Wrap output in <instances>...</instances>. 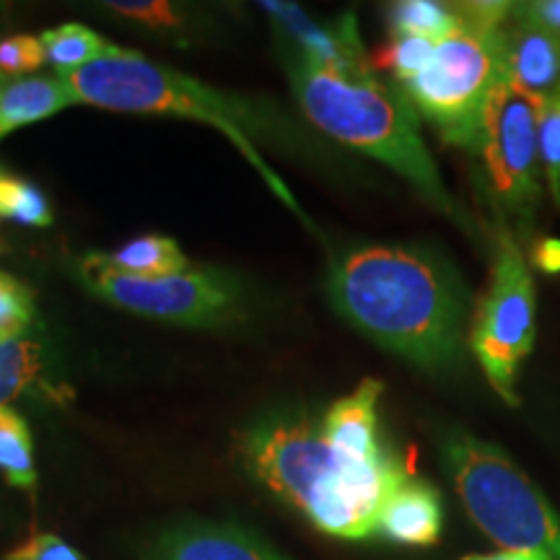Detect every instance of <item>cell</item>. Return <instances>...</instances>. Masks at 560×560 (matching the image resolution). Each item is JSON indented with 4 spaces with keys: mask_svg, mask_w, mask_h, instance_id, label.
<instances>
[{
    "mask_svg": "<svg viewBox=\"0 0 560 560\" xmlns=\"http://www.w3.org/2000/svg\"><path fill=\"white\" fill-rule=\"evenodd\" d=\"M332 306L355 330L420 369L459 361L467 293L450 265L402 244H363L338 257L327 280Z\"/></svg>",
    "mask_w": 560,
    "mask_h": 560,
    "instance_id": "obj_1",
    "label": "cell"
},
{
    "mask_svg": "<svg viewBox=\"0 0 560 560\" xmlns=\"http://www.w3.org/2000/svg\"><path fill=\"white\" fill-rule=\"evenodd\" d=\"M244 467L280 501L325 535L366 540L380 532L389 495L410 478L392 454L353 459L335 450L322 423L306 416H268L242 433Z\"/></svg>",
    "mask_w": 560,
    "mask_h": 560,
    "instance_id": "obj_2",
    "label": "cell"
},
{
    "mask_svg": "<svg viewBox=\"0 0 560 560\" xmlns=\"http://www.w3.org/2000/svg\"><path fill=\"white\" fill-rule=\"evenodd\" d=\"M285 68L296 102L312 125L325 136L387 164L433 208L462 221L457 202L441 182L436 164L420 138L416 107L405 91L376 79L369 62L330 68L293 52L285 55Z\"/></svg>",
    "mask_w": 560,
    "mask_h": 560,
    "instance_id": "obj_3",
    "label": "cell"
},
{
    "mask_svg": "<svg viewBox=\"0 0 560 560\" xmlns=\"http://www.w3.org/2000/svg\"><path fill=\"white\" fill-rule=\"evenodd\" d=\"M66 81L75 104H91V107L115 112H136V115H177L213 125L242 151V156L268 182L270 190L301 221H306L304 210L293 198L289 185L270 170L268 161L257 151L255 132H265L268 125H265L260 112L252 109L247 102L221 94V91L210 89L206 83L174 73V70L156 66L143 55L122 50V47L115 45L91 66L66 73Z\"/></svg>",
    "mask_w": 560,
    "mask_h": 560,
    "instance_id": "obj_4",
    "label": "cell"
},
{
    "mask_svg": "<svg viewBox=\"0 0 560 560\" xmlns=\"http://www.w3.org/2000/svg\"><path fill=\"white\" fill-rule=\"evenodd\" d=\"M457 9V32L439 42L429 68L402 83V91L446 143L472 151L488 96L503 73L501 26L514 5L462 3Z\"/></svg>",
    "mask_w": 560,
    "mask_h": 560,
    "instance_id": "obj_5",
    "label": "cell"
},
{
    "mask_svg": "<svg viewBox=\"0 0 560 560\" xmlns=\"http://www.w3.org/2000/svg\"><path fill=\"white\" fill-rule=\"evenodd\" d=\"M441 457L467 514L490 540L503 550L560 560V514L499 446L452 431Z\"/></svg>",
    "mask_w": 560,
    "mask_h": 560,
    "instance_id": "obj_6",
    "label": "cell"
},
{
    "mask_svg": "<svg viewBox=\"0 0 560 560\" xmlns=\"http://www.w3.org/2000/svg\"><path fill=\"white\" fill-rule=\"evenodd\" d=\"M535 280L516 242L501 234L488 289L472 319L470 348L490 387L509 405H520L516 376L535 346Z\"/></svg>",
    "mask_w": 560,
    "mask_h": 560,
    "instance_id": "obj_7",
    "label": "cell"
},
{
    "mask_svg": "<svg viewBox=\"0 0 560 560\" xmlns=\"http://www.w3.org/2000/svg\"><path fill=\"white\" fill-rule=\"evenodd\" d=\"M540 102L501 73L490 91L475 143L490 200L511 215L527 219L542 195Z\"/></svg>",
    "mask_w": 560,
    "mask_h": 560,
    "instance_id": "obj_8",
    "label": "cell"
},
{
    "mask_svg": "<svg viewBox=\"0 0 560 560\" xmlns=\"http://www.w3.org/2000/svg\"><path fill=\"white\" fill-rule=\"evenodd\" d=\"M81 280L91 293L109 304L170 325H219L240 312V289L234 278L208 268L172 276H128L112 270L102 255H89L81 262Z\"/></svg>",
    "mask_w": 560,
    "mask_h": 560,
    "instance_id": "obj_9",
    "label": "cell"
},
{
    "mask_svg": "<svg viewBox=\"0 0 560 560\" xmlns=\"http://www.w3.org/2000/svg\"><path fill=\"white\" fill-rule=\"evenodd\" d=\"M503 73L516 89L542 102L560 86V34L540 24L527 5H514L501 26Z\"/></svg>",
    "mask_w": 560,
    "mask_h": 560,
    "instance_id": "obj_10",
    "label": "cell"
},
{
    "mask_svg": "<svg viewBox=\"0 0 560 560\" xmlns=\"http://www.w3.org/2000/svg\"><path fill=\"white\" fill-rule=\"evenodd\" d=\"M143 560H285L231 524L192 522L166 529L149 545Z\"/></svg>",
    "mask_w": 560,
    "mask_h": 560,
    "instance_id": "obj_11",
    "label": "cell"
},
{
    "mask_svg": "<svg viewBox=\"0 0 560 560\" xmlns=\"http://www.w3.org/2000/svg\"><path fill=\"white\" fill-rule=\"evenodd\" d=\"M262 11L270 19H276V24L283 30L285 37L293 42L291 52L301 55V58L330 68H350L369 62L353 16H346L335 30H327V26H319L317 21H312L293 3L265 0Z\"/></svg>",
    "mask_w": 560,
    "mask_h": 560,
    "instance_id": "obj_12",
    "label": "cell"
},
{
    "mask_svg": "<svg viewBox=\"0 0 560 560\" xmlns=\"http://www.w3.org/2000/svg\"><path fill=\"white\" fill-rule=\"evenodd\" d=\"M382 392L384 384L380 380H363L359 389L325 412L322 433L335 450L353 459H380L387 454L380 444V418H376Z\"/></svg>",
    "mask_w": 560,
    "mask_h": 560,
    "instance_id": "obj_13",
    "label": "cell"
},
{
    "mask_svg": "<svg viewBox=\"0 0 560 560\" xmlns=\"http://www.w3.org/2000/svg\"><path fill=\"white\" fill-rule=\"evenodd\" d=\"M441 524H444V506L436 488L412 478L389 495L380 516V532L387 540L416 545V548L439 542Z\"/></svg>",
    "mask_w": 560,
    "mask_h": 560,
    "instance_id": "obj_14",
    "label": "cell"
},
{
    "mask_svg": "<svg viewBox=\"0 0 560 560\" xmlns=\"http://www.w3.org/2000/svg\"><path fill=\"white\" fill-rule=\"evenodd\" d=\"M73 102L62 73H32L0 83V140L24 125L47 120Z\"/></svg>",
    "mask_w": 560,
    "mask_h": 560,
    "instance_id": "obj_15",
    "label": "cell"
},
{
    "mask_svg": "<svg viewBox=\"0 0 560 560\" xmlns=\"http://www.w3.org/2000/svg\"><path fill=\"white\" fill-rule=\"evenodd\" d=\"M102 260L112 270L128 272V276H172L187 270L190 260L170 236H140L112 255H102Z\"/></svg>",
    "mask_w": 560,
    "mask_h": 560,
    "instance_id": "obj_16",
    "label": "cell"
},
{
    "mask_svg": "<svg viewBox=\"0 0 560 560\" xmlns=\"http://www.w3.org/2000/svg\"><path fill=\"white\" fill-rule=\"evenodd\" d=\"M0 475L16 488L37 486L30 425L11 405H0Z\"/></svg>",
    "mask_w": 560,
    "mask_h": 560,
    "instance_id": "obj_17",
    "label": "cell"
},
{
    "mask_svg": "<svg viewBox=\"0 0 560 560\" xmlns=\"http://www.w3.org/2000/svg\"><path fill=\"white\" fill-rule=\"evenodd\" d=\"M39 39L47 62L62 75L91 66L112 47L107 39L83 24H62L58 30H47Z\"/></svg>",
    "mask_w": 560,
    "mask_h": 560,
    "instance_id": "obj_18",
    "label": "cell"
},
{
    "mask_svg": "<svg viewBox=\"0 0 560 560\" xmlns=\"http://www.w3.org/2000/svg\"><path fill=\"white\" fill-rule=\"evenodd\" d=\"M462 24L457 5L433 0H402L389 9V26L395 37H425L441 42Z\"/></svg>",
    "mask_w": 560,
    "mask_h": 560,
    "instance_id": "obj_19",
    "label": "cell"
},
{
    "mask_svg": "<svg viewBox=\"0 0 560 560\" xmlns=\"http://www.w3.org/2000/svg\"><path fill=\"white\" fill-rule=\"evenodd\" d=\"M42 369L39 342L16 338L0 342V405H9L26 387H32Z\"/></svg>",
    "mask_w": 560,
    "mask_h": 560,
    "instance_id": "obj_20",
    "label": "cell"
},
{
    "mask_svg": "<svg viewBox=\"0 0 560 560\" xmlns=\"http://www.w3.org/2000/svg\"><path fill=\"white\" fill-rule=\"evenodd\" d=\"M0 219L24 223V226H50L52 210L32 182L0 177Z\"/></svg>",
    "mask_w": 560,
    "mask_h": 560,
    "instance_id": "obj_21",
    "label": "cell"
},
{
    "mask_svg": "<svg viewBox=\"0 0 560 560\" xmlns=\"http://www.w3.org/2000/svg\"><path fill=\"white\" fill-rule=\"evenodd\" d=\"M34 319V296L16 278L0 272V342L24 338Z\"/></svg>",
    "mask_w": 560,
    "mask_h": 560,
    "instance_id": "obj_22",
    "label": "cell"
},
{
    "mask_svg": "<svg viewBox=\"0 0 560 560\" xmlns=\"http://www.w3.org/2000/svg\"><path fill=\"white\" fill-rule=\"evenodd\" d=\"M540 161L550 192L560 206V86L540 102Z\"/></svg>",
    "mask_w": 560,
    "mask_h": 560,
    "instance_id": "obj_23",
    "label": "cell"
},
{
    "mask_svg": "<svg viewBox=\"0 0 560 560\" xmlns=\"http://www.w3.org/2000/svg\"><path fill=\"white\" fill-rule=\"evenodd\" d=\"M45 47L32 34H11L0 39V83L32 75L45 66Z\"/></svg>",
    "mask_w": 560,
    "mask_h": 560,
    "instance_id": "obj_24",
    "label": "cell"
},
{
    "mask_svg": "<svg viewBox=\"0 0 560 560\" xmlns=\"http://www.w3.org/2000/svg\"><path fill=\"white\" fill-rule=\"evenodd\" d=\"M436 45L439 42L425 37H395L387 47V52H384L382 62L384 68H389L395 73L397 81L408 83L429 68L433 52H436Z\"/></svg>",
    "mask_w": 560,
    "mask_h": 560,
    "instance_id": "obj_25",
    "label": "cell"
},
{
    "mask_svg": "<svg viewBox=\"0 0 560 560\" xmlns=\"http://www.w3.org/2000/svg\"><path fill=\"white\" fill-rule=\"evenodd\" d=\"M9 560H83V556L68 542H62L58 535L39 532V535H32L30 540L21 542L19 548H13Z\"/></svg>",
    "mask_w": 560,
    "mask_h": 560,
    "instance_id": "obj_26",
    "label": "cell"
},
{
    "mask_svg": "<svg viewBox=\"0 0 560 560\" xmlns=\"http://www.w3.org/2000/svg\"><path fill=\"white\" fill-rule=\"evenodd\" d=\"M107 9H112L120 16H128L132 21H140V24L149 26H177L179 24V13L172 3H164V0H138V3H107Z\"/></svg>",
    "mask_w": 560,
    "mask_h": 560,
    "instance_id": "obj_27",
    "label": "cell"
},
{
    "mask_svg": "<svg viewBox=\"0 0 560 560\" xmlns=\"http://www.w3.org/2000/svg\"><path fill=\"white\" fill-rule=\"evenodd\" d=\"M532 262L545 272H560V240H540L532 249Z\"/></svg>",
    "mask_w": 560,
    "mask_h": 560,
    "instance_id": "obj_28",
    "label": "cell"
},
{
    "mask_svg": "<svg viewBox=\"0 0 560 560\" xmlns=\"http://www.w3.org/2000/svg\"><path fill=\"white\" fill-rule=\"evenodd\" d=\"M527 11L540 24L548 26L556 34H560V0H545V3H529Z\"/></svg>",
    "mask_w": 560,
    "mask_h": 560,
    "instance_id": "obj_29",
    "label": "cell"
},
{
    "mask_svg": "<svg viewBox=\"0 0 560 560\" xmlns=\"http://www.w3.org/2000/svg\"><path fill=\"white\" fill-rule=\"evenodd\" d=\"M462 560H550V558L548 556H537V552L501 550V552H490V556H467Z\"/></svg>",
    "mask_w": 560,
    "mask_h": 560,
    "instance_id": "obj_30",
    "label": "cell"
}]
</instances>
